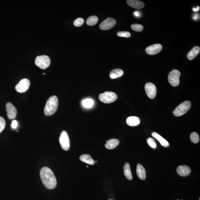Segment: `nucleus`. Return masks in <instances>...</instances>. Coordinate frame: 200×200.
I'll list each match as a JSON object with an SVG mask.
<instances>
[{"label": "nucleus", "mask_w": 200, "mask_h": 200, "mask_svg": "<svg viewBox=\"0 0 200 200\" xmlns=\"http://www.w3.org/2000/svg\"><path fill=\"white\" fill-rule=\"evenodd\" d=\"M40 177L44 185L49 189L55 188L57 186V181L53 171L47 167L41 169L40 172Z\"/></svg>", "instance_id": "obj_1"}, {"label": "nucleus", "mask_w": 200, "mask_h": 200, "mask_svg": "<svg viewBox=\"0 0 200 200\" xmlns=\"http://www.w3.org/2000/svg\"><path fill=\"white\" fill-rule=\"evenodd\" d=\"M58 100L55 96H52L48 99L44 112L46 116H51L56 112L58 108Z\"/></svg>", "instance_id": "obj_2"}, {"label": "nucleus", "mask_w": 200, "mask_h": 200, "mask_svg": "<svg viewBox=\"0 0 200 200\" xmlns=\"http://www.w3.org/2000/svg\"><path fill=\"white\" fill-rule=\"evenodd\" d=\"M191 106V104L189 101H185L177 106L173 111V113L176 116H180L185 114L188 111Z\"/></svg>", "instance_id": "obj_3"}, {"label": "nucleus", "mask_w": 200, "mask_h": 200, "mask_svg": "<svg viewBox=\"0 0 200 200\" xmlns=\"http://www.w3.org/2000/svg\"><path fill=\"white\" fill-rule=\"evenodd\" d=\"M118 98L117 95L112 92H105L99 95V100L104 103H110L114 102Z\"/></svg>", "instance_id": "obj_4"}, {"label": "nucleus", "mask_w": 200, "mask_h": 200, "mask_svg": "<svg viewBox=\"0 0 200 200\" xmlns=\"http://www.w3.org/2000/svg\"><path fill=\"white\" fill-rule=\"evenodd\" d=\"M51 60L49 57L46 55L38 56L35 60V64L41 69H45L49 66Z\"/></svg>", "instance_id": "obj_5"}, {"label": "nucleus", "mask_w": 200, "mask_h": 200, "mask_svg": "<svg viewBox=\"0 0 200 200\" xmlns=\"http://www.w3.org/2000/svg\"><path fill=\"white\" fill-rule=\"evenodd\" d=\"M180 73L178 70L174 69L169 72L168 80L169 84L173 86H177L180 84Z\"/></svg>", "instance_id": "obj_6"}, {"label": "nucleus", "mask_w": 200, "mask_h": 200, "mask_svg": "<svg viewBox=\"0 0 200 200\" xmlns=\"http://www.w3.org/2000/svg\"><path fill=\"white\" fill-rule=\"evenodd\" d=\"M60 142L61 146L64 150H68L70 146L69 137L66 131H62L60 137Z\"/></svg>", "instance_id": "obj_7"}, {"label": "nucleus", "mask_w": 200, "mask_h": 200, "mask_svg": "<svg viewBox=\"0 0 200 200\" xmlns=\"http://www.w3.org/2000/svg\"><path fill=\"white\" fill-rule=\"evenodd\" d=\"M30 85V82L27 79H23L21 80L15 86V89L17 92L21 93L25 92L28 90Z\"/></svg>", "instance_id": "obj_8"}, {"label": "nucleus", "mask_w": 200, "mask_h": 200, "mask_svg": "<svg viewBox=\"0 0 200 200\" xmlns=\"http://www.w3.org/2000/svg\"><path fill=\"white\" fill-rule=\"evenodd\" d=\"M145 88L146 93L148 97L150 99L155 98L156 95V88L154 84L150 82L145 84Z\"/></svg>", "instance_id": "obj_9"}, {"label": "nucleus", "mask_w": 200, "mask_h": 200, "mask_svg": "<svg viewBox=\"0 0 200 200\" xmlns=\"http://www.w3.org/2000/svg\"><path fill=\"white\" fill-rule=\"evenodd\" d=\"M116 24V21L112 17H108L103 21L100 25V29L108 30L114 27Z\"/></svg>", "instance_id": "obj_10"}, {"label": "nucleus", "mask_w": 200, "mask_h": 200, "mask_svg": "<svg viewBox=\"0 0 200 200\" xmlns=\"http://www.w3.org/2000/svg\"><path fill=\"white\" fill-rule=\"evenodd\" d=\"M6 107L8 118L9 119H15L17 113V110L15 107L9 102L6 103Z\"/></svg>", "instance_id": "obj_11"}, {"label": "nucleus", "mask_w": 200, "mask_h": 200, "mask_svg": "<svg viewBox=\"0 0 200 200\" xmlns=\"http://www.w3.org/2000/svg\"><path fill=\"white\" fill-rule=\"evenodd\" d=\"M162 46L160 44H155L150 45L146 49V52L149 55H156L162 50Z\"/></svg>", "instance_id": "obj_12"}, {"label": "nucleus", "mask_w": 200, "mask_h": 200, "mask_svg": "<svg viewBox=\"0 0 200 200\" xmlns=\"http://www.w3.org/2000/svg\"><path fill=\"white\" fill-rule=\"evenodd\" d=\"M191 171L190 168L186 165L180 166L177 169V174L181 177H186L189 175Z\"/></svg>", "instance_id": "obj_13"}, {"label": "nucleus", "mask_w": 200, "mask_h": 200, "mask_svg": "<svg viewBox=\"0 0 200 200\" xmlns=\"http://www.w3.org/2000/svg\"><path fill=\"white\" fill-rule=\"evenodd\" d=\"M126 2L129 6L135 9H142L145 6L144 4L142 2L137 0H128Z\"/></svg>", "instance_id": "obj_14"}, {"label": "nucleus", "mask_w": 200, "mask_h": 200, "mask_svg": "<svg viewBox=\"0 0 200 200\" xmlns=\"http://www.w3.org/2000/svg\"><path fill=\"white\" fill-rule=\"evenodd\" d=\"M105 145L106 148L108 149H112L116 148L119 143V141L118 139H112L106 141Z\"/></svg>", "instance_id": "obj_15"}, {"label": "nucleus", "mask_w": 200, "mask_h": 200, "mask_svg": "<svg viewBox=\"0 0 200 200\" xmlns=\"http://www.w3.org/2000/svg\"><path fill=\"white\" fill-rule=\"evenodd\" d=\"M137 176L140 180H144L146 177V173L144 168L141 165L138 164L137 165Z\"/></svg>", "instance_id": "obj_16"}, {"label": "nucleus", "mask_w": 200, "mask_h": 200, "mask_svg": "<svg viewBox=\"0 0 200 200\" xmlns=\"http://www.w3.org/2000/svg\"><path fill=\"white\" fill-rule=\"evenodd\" d=\"M126 122L128 125L131 126H135L140 124V119L137 116H129L126 119Z\"/></svg>", "instance_id": "obj_17"}, {"label": "nucleus", "mask_w": 200, "mask_h": 200, "mask_svg": "<svg viewBox=\"0 0 200 200\" xmlns=\"http://www.w3.org/2000/svg\"><path fill=\"white\" fill-rule=\"evenodd\" d=\"M200 51V47L198 46H195L188 53L186 56L187 57L189 60H192L199 54Z\"/></svg>", "instance_id": "obj_18"}, {"label": "nucleus", "mask_w": 200, "mask_h": 200, "mask_svg": "<svg viewBox=\"0 0 200 200\" xmlns=\"http://www.w3.org/2000/svg\"><path fill=\"white\" fill-rule=\"evenodd\" d=\"M124 72L120 69H115L112 70L110 73L109 76L111 79H114L122 76Z\"/></svg>", "instance_id": "obj_19"}, {"label": "nucleus", "mask_w": 200, "mask_h": 200, "mask_svg": "<svg viewBox=\"0 0 200 200\" xmlns=\"http://www.w3.org/2000/svg\"><path fill=\"white\" fill-rule=\"evenodd\" d=\"M152 135L153 137H155V138L157 139L161 145L165 147H168L169 146V143L167 140H165L161 136L158 134L157 133L155 132H153L152 133Z\"/></svg>", "instance_id": "obj_20"}, {"label": "nucleus", "mask_w": 200, "mask_h": 200, "mask_svg": "<svg viewBox=\"0 0 200 200\" xmlns=\"http://www.w3.org/2000/svg\"><path fill=\"white\" fill-rule=\"evenodd\" d=\"M124 173L126 178L129 180H132L133 177L131 170L130 164L126 162L124 165Z\"/></svg>", "instance_id": "obj_21"}, {"label": "nucleus", "mask_w": 200, "mask_h": 200, "mask_svg": "<svg viewBox=\"0 0 200 200\" xmlns=\"http://www.w3.org/2000/svg\"><path fill=\"white\" fill-rule=\"evenodd\" d=\"M80 159L83 162L90 165H94L95 164L94 160L91 157V155L88 154H84L81 155L80 156Z\"/></svg>", "instance_id": "obj_22"}, {"label": "nucleus", "mask_w": 200, "mask_h": 200, "mask_svg": "<svg viewBox=\"0 0 200 200\" xmlns=\"http://www.w3.org/2000/svg\"><path fill=\"white\" fill-rule=\"evenodd\" d=\"M98 18L97 16H92L88 17L86 20V23L88 25L92 26L95 25L98 22Z\"/></svg>", "instance_id": "obj_23"}, {"label": "nucleus", "mask_w": 200, "mask_h": 200, "mask_svg": "<svg viewBox=\"0 0 200 200\" xmlns=\"http://www.w3.org/2000/svg\"><path fill=\"white\" fill-rule=\"evenodd\" d=\"M83 106L86 108H92L94 105V101L92 99L88 98L85 99L82 101Z\"/></svg>", "instance_id": "obj_24"}, {"label": "nucleus", "mask_w": 200, "mask_h": 200, "mask_svg": "<svg viewBox=\"0 0 200 200\" xmlns=\"http://www.w3.org/2000/svg\"><path fill=\"white\" fill-rule=\"evenodd\" d=\"M190 140L192 143H197L199 142L200 138L199 135L196 132L192 133L190 135Z\"/></svg>", "instance_id": "obj_25"}, {"label": "nucleus", "mask_w": 200, "mask_h": 200, "mask_svg": "<svg viewBox=\"0 0 200 200\" xmlns=\"http://www.w3.org/2000/svg\"><path fill=\"white\" fill-rule=\"evenodd\" d=\"M131 28L134 31L139 32H142L143 29V27L142 25L137 24H134L131 25Z\"/></svg>", "instance_id": "obj_26"}, {"label": "nucleus", "mask_w": 200, "mask_h": 200, "mask_svg": "<svg viewBox=\"0 0 200 200\" xmlns=\"http://www.w3.org/2000/svg\"><path fill=\"white\" fill-rule=\"evenodd\" d=\"M117 35L118 36L124 38H129L131 36V34L130 32L126 31L119 32L117 33Z\"/></svg>", "instance_id": "obj_27"}, {"label": "nucleus", "mask_w": 200, "mask_h": 200, "mask_svg": "<svg viewBox=\"0 0 200 200\" xmlns=\"http://www.w3.org/2000/svg\"><path fill=\"white\" fill-rule=\"evenodd\" d=\"M84 19L82 18H77L75 20L74 22H73V24L75 26L79 27L81 26L84 23Z\"/></svg>", "instance_id": "obj_28"}, {"label": "nucleus", "mask_w": 200, "mask_h": 200, "mask_svg": "<svg viewBox=\"0 0 200 200\" xmlns=\"http://www.w3.org/2000/svg\"><path fill=\"white\" fill-rule=\"evenodd\" d=\"M6 125L5 120L2 117L0 116V134L4 130Z\"/></svg>", "instance_id": "obj_29"}, {"label": "nucleus", "mask_w": 200, "mask_h": 200, "mask_svg": "<svg viewBox=\"0 0 200 200\" xmlns=\"http://www.w3.org/2000/svg\"><path fill=\"white\" fill-rule=\"evenodd\" d=\"M147 142L150 147L153 148H155L156 147V144L155 141L152 138L147 139Z\"/></svg>", "instance_id": "obj_30"}, {"label": "nucleus", "mask_w": 200, "mask_h": 200, "mask_svg": "<svg viewBox=\"0 0 200 200\" xmlns=\"http://www.w3.org/2000/svg\"><path fill=\"white\" fill-rule=\"evenodd\" d=\"M17 122L16 120H14L12 122V124H11V126L12 128L16 129L17 128Z\"/></svg>", "instance_id": "obj_31"}, {"label": "nucleus", "mask_w": 200, "mask_h": 200, "mask_svg": "<svg viewBox=\"0 0 200 200\" xmlns=\"http://www.w3.org/2000/svg\"><path fill=\"white\" fill-rule=\"evenodd\" d=\"M134 15H135L136 17H139L140 16V14L139 12H137V11H136V12H134Z\"/></svg>", "instance_id": "obj_32"}, {"label": "nucleus", "mask_w": 200, "mask_h": 200, "mask_svg": "<svg viewBox=\"0 0 200 200\" xmlns=\"http://www.w3.org/2000/svg\"><path fill=\"white\" fill-rule=\"evenodd\" d=\"M199 9L200 7L199 6H198V7L197 8H193V11H195V12H196V11H199Z\"/></svg>", "instance_id": "obj_33"}, {"label": "nucleus", "mask_w": 200, "mask_h": 200, "mask_svg": "<svg viewBox=\"0 0 200 200\" xmlns=\"http://www.w3.org/2000/svg\"><path fill=\"white\" fill-rule=\"evenodd\" d=\"M86 167H87V168H88V166H86Z\"/></svg>", "instance_id": "obj_34"}, {"label": "nucleus", "mask_w": 200, "mask_h": 200, "mask_svg": "<svg viewBox=\"0 0 200 200\" xmlns=\"http://www.w3.org/2000/svg\"><path fill=\"white\" fill-rule=\"evenodd\" d=\"M177 200H179V199H177Z\"/></svg>", "instance_id": "obj_35"}, {"label": "nucleus", "mask_w": 200, "mask_h": 200, "mask_svg": "<svg viewBox=\"0 0 200 200\" xmlns=\"http://www.w3.org/2000/svg\"><path fill=\"white\" fill-rule=\"evenodd\" d=\"M200 198H199V200H200Z\"/></svg>", "instance_id": "obj_36"}]
</instances>
